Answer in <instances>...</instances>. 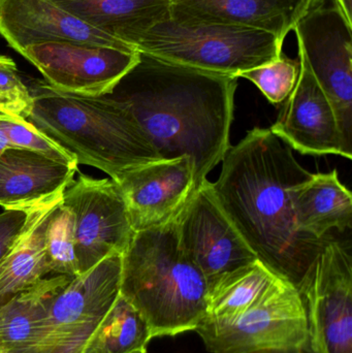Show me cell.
<instances>
[{"label": "cell", "instance_id": "1", "mask_svg": "<svg viewBox=\"0 0 352 353\" xmlns=\"http://www.w3.org/2000/svg\"><path fill=\"white\" fill-rule=\"evenodd\" d=\"M213 192L258 261L301 290L324 240L298 230L291 188L311 178L270 128H256L222 161Z\"/></svg>", "mask_w": 352, "mask_h": 353}, {"label": "cell", "instance_id": "2", "mask_svg": "<svg viewBox=\"0 0 352 353\" xmlns=\"http://www.w3.org/2000/svg\"><path fill=\"white\" fill-rule=\"evenodd\" d=\"M140 54L107 95L130 110L161 161L191 159L198 190L231 147L238 78Z\"/></svg>", "mask_w": 352, "mask_h": 353}, {"label": "cell", "instance_id": "3", "mask_svg": "<svg viewBox=\"0 0 352 353\" xmlns=\"http://www.w3.org/2000/svg\"><path fill=\"white\" fill-rule=\"evenodd\" d=\"M26 121L70 153L117 182L124 174L161 161L130 110L110 95L83 97L47 83L28 87Z\"/></svg>", "mask_w": 352, "mask_h": 353}, {"label": "cell", "instance_id": "4", "mask_svg": "<svg viewBox=\"0 0 352 353\" xmlns=\"http://www.w3.org/2000/svg\"><path fill=\"white\" fill-rule=\"evenodd\" d=\"M208 292L174 220L134 232L122 254L120 294L144 316L153 338L196 332L206 317Z\"/></svg>", "mask_w": 352, "mask_h": 353}, {"label": "cell", "instance_id": "5", "mask_svg": "<svg viewBox=\"0 0 352 353\" xmlns=\"http://www.w3.org/2000/svg\"><path fill=\"white\" fill-rule=\"evenodd\" d=\"M124 41L157 59L236 78L277 59L284 43L274 33L260 29L171 14Z\"/></svg>", "mask_w": 352, "mask_h": 353}, {"label": "cell", "instance_id": "6", "mask_svg": "<svg viewBox=\"0 0 352 353\" xmlns=\"http://www.w3.org/2000/svg\"><path fill=\"white\" fill-rule=\"evenodd\" d=\"M122 254L72 278L54 296L34 345L27 353H85L120 294Z\"/></svg>", "mask_w": 352, "mask_h": 353}, {"label": "cell", "instance_id": "7", "mask_svg": "<svg viewBox=\"0 0 352 353\" xmlns=\"http://www.w3.org/2000/svg\"><path fill=\"white\" fill-rule=\"evenodd\" d=\"M210 353H242L269 347L307 350L308 321L301 292L277 277L247 310L225 321H204L196 330Z\"/></svg>", "mask_w": 352, "mask_h": 353}, {"label": "cell", "instance_id": "8", "mask_svg": "<svg viewBox=\"0 0 352 353\" xmlns=\"http://www.w3.org/2000/svg\"><path fill=\"white\" fill-rule=\"evenodd\" d=\"M298 51L330 101L352 151V25L334 0H318L293 26Z\"/></svg>", "mask_w": 352, "mask_h": 353}, {"label": "cell", "instance_id": "9", "mask_svg": "<svg viewBox=\"0 0 352 353\" xmlns=\"http://www.w3.org/2000/svg\"><path fill=\"white\" fill-rule=\"evenodd\" d=\"M311 353H352V259L349 247L327 238L300 290Z\"/></svg>", "mask_w": 352, "mask_h": 353}, {"label": "cell", "instance_id": "10", "mask_svg": "<svg viewBox=\"0 0 352 353\" xmlns=\"http://www.w3.org/2000/svg\"><path fill=\"white\" fill-rule=\"evenodd\" d=\"M62 205L72 214L79 275L113 254H123L134 232L115 181L80 174L66 187Z\"/></svg>", "mask_w": 352, "mask_h": 353}, {"label": "cell", "instance_id": "11", "mask_svg": "<svg viewBox=\"0 0 352 353\" xmlns=\"http://www.w3.org/2000/svg\"><path fill=\"white\" fill-rule=\"evenodd\" d=\"M21 55L45 83L70 94L103 97L136 65L140 52L72 41H50L25 48Z\"/></svg>", "mask_w": 352, "mask_h": 353}, {"label": "cell", "instance_id": "12", "mask_svg": "<svg viewBox=\"0 0 352 353\" xmlns=\"http://www.w3.org/2000/svg\"><path fill=\"white\" fill-rule=\"evenodd\" d=\"M174 221L184 251L204 274L209 286L225 274L258 261L221 209L208 179Z\"/></svg>", "mask_w": 352, "mask_h": 353}, {"label": "cell", "instance_id": "13", "mask_svg": "<svg viewBox=\"0 0 352 353\" xmlns=\"http://www.w3.org/2000/svg\"><path fill=\"white\" fill-rule=\"evenodd\" d=\"M116 183L134 232L173 221L196 191L194 165L188 157L143 165Z\"/></svg>", "mask_w": 352, "mask_h": 353}, {"label": "cell", "instance_id": "14", "mask_svg": "<svg viewBox=\"0 0 352 353\" xmlns=\"http://www.w3.org/2000/svg\"><path fill=\"white\" fill-rule=\"evenodd\" d=\"M300 74L297 85L270 128L293 150L305 155H340L352 159L339 130L334 109L316 81L309 64L298 51Z\"/></svg>", "mask_w": 352, "mask_h": 353}, {"label": "cell", "instance_id": "15", "mask_svg": "<svg viewBox=\"0 0 352 353\" xmlns=\"http://www.w3.org/2000/svg\"><path fill=\"white\" fill-rule=\"evenodd\" d=\"M0 35L19 54L28 46L50 41L134 50L81 20L55 0H0Z\"/></svg>", "mask_w": 352, "mask_h": 353}, {"label": "cell", "instance_id": "16", "mask_svg": "<svg viewBox=\"0 0 352 353\" xmlns=\"http://www.w3.org/2000/svg\"><path fill=\"white\" fill-rule=\"evenodd\" d=\"M78 165L32 149L8 147L0 154V205L32 207L60 196Z\"/></svg>", "mask_w": 352, "mask_h": 353}, {"label": "cell", "instance_id": "17", "mask_svg": "<svg viewBox=\"0 0 352 353\" xmlns=\"http://www.w3.org/2000/svg\"><path fill=\"white\" fill-rule=\"evenodd\" d=\"M171 16L260 29L284 43L303 12L300 0H171Z\"/></svg>", "mask_w": 352, "mask_h": 353}, {"label": "cell", "instance_id": "18", "mask_svg": "<svg viewBox=\"0 0 352 353\" xmlns=\"http://www.w3.org/2000/svg\"><path fill=\"white\" fill-rule=\"evenodd\" d=\"M293 209L298 230L324 240L332 230L351 228L352 194L341 183L337 170L312 174L311 178L295 185Z\"/></svg>", "mask_w": 352, "mask_h": 353}, {"label": "cell", "instance_id": "19", "mask_svg": "<svg viewBox=\"0 0 352 353\" xmlns=\"http://www.w3.org/2000/svg\"><path fill=\"white\" fill-rule=\"evenodd\" d=\"M62 197L63 194L33 207L24 232L0 263V305L49 275L45 230Z\"/></svg>", "mask_w": 352, "mask_h": 353}, {"label": "cell", "instance_id": "20", "mask_svg": "<svg viewBox=\"0 0 352 353\" xmlns=\"http://www.w3.org/2000/svg\"><path fill=\"white\" fill-rule=\"evenodd\" d=\"M45 277L0 305V353H27L34 345L50 303L70 281Z\"/></svg>", "mask_w": 352, "mask_h": 353}, {"label": "cell", "instance_id": "21", "mask_svg": "<svg viewBox=\"0 0 352 353\" xmlns=\"http://www.w3.org/2000/svg\"><path fill=\"white\" fill-rule=\"evenodd\" d=\"M91 26L124 41L171 14V0H55ZM125 43V41H124Z\"/></svg>", "mask_w": 352, "mask_h": 353}, {"label": "cell", "instance_id": "22", "mask_svg": "<svg viewBox=\"0 0 352 353\" xmlns=\"http://www.w3.org/2000/svg\"><path fill=\"white\" fill-rule=\"evenodd\" d=\"M278 276L256 261L225 274L209 286L204 321L235 319L258 302Z\"/></svg>", "mask_w": 352, "mask_h": 353}, {"label": "cell", "instance_id": "23", "mask_svg": "<svg viewBox=\"0 0 352 353\" xmlns=\"http://www.w3.org/2000/svg\"><path fill=\"white\" fill-rule=\"evenodd\" d=\"M152 339L146 319L119 294L85 353H147Z\"/></svg>", "mask_w": 352, "mask_h": 353}, {"label": "cell", "instance_id": "24", "mask_svg": "<svg viewBox=\"0 0 352 353\" xmlns=\"http://www.w3.org/2000/svg\"><path fill=\"white\" fill-rule=\"evenodd\" d=\"M45 259L51 275L79 276L74 249V219L70 209L61 203L50 218L45 234Z\"/></svg>", "mask_w": 352, "mask_h": 353}, {"label": "cell", "instance_id": "25", "mask_svg": "<svg viewBox=\"0 0 352 353\" xmlns=\"http://www.w3.org/2000/svg\"><path fill=\"white\" fill-rule=\"evenodd\" d=\"M299 74V59H291L282 53L269 63L242 72L238 78L253 83L271 103L280 105L293 92Z\"/></svg>", "mask_w": 352, "mask_h": 353}, {"label": "cell", "instance_id": "26", "mask_svg": "<svg viewBox=\"0 0 352 353\" xmlns=\"http://www.w3.org/2000/svg\"><path fill=\"white\" fill-rule=\"evenodd\" d=\"M0 110L25 120L32 110L28 86L19 76L14 60L3 55H0Z\"/></svg>", "mask_w": 352, "mask_h": 353}, {"label": "cell", "instance_id": "27", "mask_svg": "<svg viewBox=\"0 0 352 353\" xmlns=\"http://www.w3.org/2000/svg\"><path fill=\"white\" fill-rule=\"evenodd\" d=\"M33 207L8 208L0 213V263L24 232Z\"/></svg>", "mask_w": 352, "mask_h": 353}, {"label": "cell", "instance_id": "28", "mask_svg": "<svg viewBox=\"0 0 352 353\" xmlns=\"http://www.w3.org/2000/svg\"><path fill=\"white\" fill-rule=\"evenodd\" d=\"M242 353H305V350L299 347H269Z\"/></svg>", "mask_w": 352, "mask_h": 353}, {"label": "cell", "instance_id": "29", "mask_svg": "<svg viewBox=\"0 0 352 353\" xmlns=\"http://www.w3.org/2000/svg\"><path fill=\"white\" fill-rule=\"evenodd\" d=\"M335 4L338 6L340 12H342L344 18L346 19L347 22L352 25L351 19V8L352 0H334Z\"/></svg>", "mask_w": 352, "mask_h": 353}, {"label": "cell", "instance_id": "30", "mask_svg": "<svg viewBox=\"0 0 352 353\" xmlns=\"http://www.w3.org/2000/svg\"><path fill=\"white\" fill-rule=\"evenodd\" d=\"M318 1V0H300V2H301L302 12H303V16Z\"/></svg>", "mask_w": 352, "mask_h": 353}, {"label": "cell", "instance_id": "31", "mask_svg": "<svg viewBox=\"0 0 352 353\" xmlns=\"http://www.w3.org/2000/svg\"><path fill=\"white\" fill-rule=\"evenodd\" d=\"M10 147V143H8V138L4 134L3 130L0 128V154L3 152L4 149Z\"/></svg>", "mask_w": 352, "mask_h": 353}]
</instances>
